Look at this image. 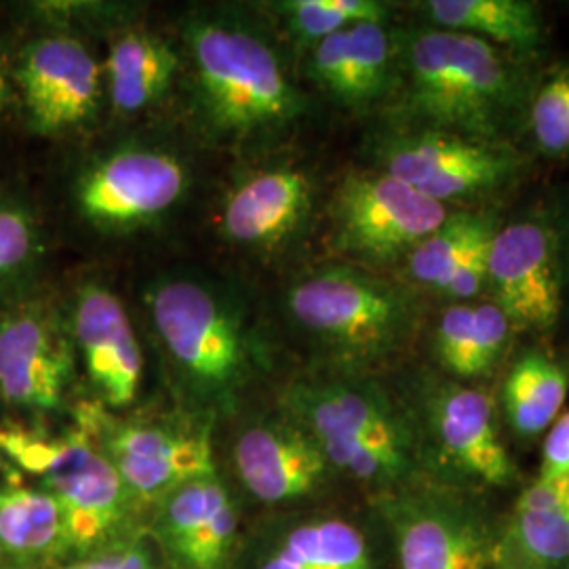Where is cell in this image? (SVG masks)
Listing matches in <instances>:
<instances>
[{"mask_svg": "<svg viewBox=\"0 0 569 569\" xmlns=\"http://www.w3.org/2000/svg\"><path fill=\"white\" fill-rule=\"evenodd\" d=\"M397 42V79L411 127L507 143L510 124L528 106L526 82L510 53L430 26L409 30Z\"/></svg>", "mask_w": 569, "mask_h": 569, "instance_id": "cell-1", "label": "cell"}, {"mask_svg": "<svg viewBox=\"0 0 569 569\" xmlns=\"http://www.w3.org/2000/svg\"><path fill=\"white\" fill-rule=\"evenodd\" d=\"M194 96L207 124L228 140L277 133L306 112L283 60L260 30L228 16H192L183 26Z\"/></svg>", "mask_w": 569, "mask_h": 569, "instance_id": "cell-2", "label": "cell"}, {"mask_svg": "<svg viewBox=\"0 0 569 569\" xmlns=\"http://www.w3.org/2000/svg\"><path fill=\"white\" fill-rule=\"evenodd\" d=\"M296 327L346 363H376L397 355L420 326V305L403 284L361 266H327L287 291Z\"/></svg>", "mask_w": 569, "mask_h": 569, "instance_id": "cell-3", "label": "cell"}, {"mask_svg": "<svg viewBox=\"0 0 569 569\" xmlns=\"http://www.w3.org/2000/svg\"><path fill=\"white\" fill-rule=\"evenodd\" d=\"M148 315L167 357L199 395L226 401L253 361L243 308L207 279L171 274L146 291Z\"/></svg>", "mask_w": 569, "mask_h": 569, "instance_id": "cell-4", "label": "cell"}, {"mask_svg": "<svg viewBox=\"0 0 569 569\" xmlns=\"http://www.w3.org/2000/svg\"><path fill=\"white\" fill-rule=\"evenodd\" d=\"M284 401L331 467L366 483H392L411 470L409 432L378 388L310 380L289 388Z\"/></svg>", "mask_w": 569, "mask_h": 569, "instance_id": "cell-5", "label": "cell"}, {"mask_svg": "<svg viewBox=\"0 0 569 569\" xmlns=\"http://www.w3.org/2000/svg\"><path fill=\"white\" fill-rule=\"evenodd\" d=\"M0 453L37 475L58 500L70 547L87 549L119 526L129 491L82 428L60 439L0 428Z\"/></svg>", "mask_w": 569, "mask_h": 569, "instance_id": "cell-6", "label": "cell"}, {"mask_svg": "<svg viewBox=\"0 0 569 569\" xmlns=\"http://www.w3.org/2000/svg\"><path fill=\"white\" fill-rule=\"evenodd\" d=\"M378 171L401 180L437 203H472L507 190L523 159L509 143H486L403 124L371 140Z\"/></svg>", "mask_w": 569, "mask_h": 569, "instance_id": "cell-7", "label": "cell"}, {"mask_svg": "<svg viewBox=\"0 0 569 569\" xmlns=\"http://www.w3.org/2000/svg\"><path fill=\"white\" fill-rule=\"evenodd\" d=\"M437 203L378 169L350 171L331 203L333 247L369 266L403 264L409 251L446 224Z\"/></svg>", "mask_w": 569, "mask_h": 569, "instance_id": "cell-8", "label": "cell"}, {"mask_svg": "<svg viewBox=\"0 0 569 569\" xmlns=\"http://www.w3.org/2000/svg\"><path fill=\"white\" fill-rule=\"evenodd\" d=\"M186 188L188 171L176 154L122 146L82 171L74 197L89 224L103 232H129L163 218Z\"/></svg>", "mask_w": 569, "mask_h": 569, "instance_id": "cell-9", "label": "cell"}, {"mask_svg": "<svg viewBox=\"0 0 569 569\" xmlns=\"http://www.w3.org/2000/svg\"><path fill=\"white\" fill-rule=\"evenodd\" d=\"M491 305L512 331H550L563 310V244L545 218L498 226L488 258Z\"/></svg>", "mask_w": 569, "mask_h": 569, "instance_id": "cell-10", "label": "cell"}, {"mask_svg": "<svg viewBox=\"0 0 569 569\" xmlns=\"http://www.w3.org/2000/svg\"><path fill=\"white\" fill-rule=\"evenodd\" d=\"M82 430L100 437V449L117 468L129 496L163 500L188 481L216 475L207 435L161 425L112 422L93 407L81 413Z\"/></svg>", "mask_w": 569, "mask_h": 569, "instance_id": "cell-11", "label": "cell"}, {"mask_svg": "<svg viewBox=\"0 0 569 569\" xmlns=\"http://www.w3.org/2000/svg\"><path fill=\"white\" fill-rule=\"evenodd\" d=\"M32 127L58 136L91 121L103 96V68L84 42L49 34L30 42L16 70Z\"/></svg>", "mask_w": 569, "mask_h": 569, "instance_id": "cell-12", "label": "cell"}, {"mask_svg": "<svg viewBox=\"0 0 569 569\" xmlns=\"http://www.w3.org/2000/svg\"><path fill=\"white\" fill-rule=\"evenodd\" d=\"M72 369V333L47 306H26L0 321V392L9 403L56 409Z\"/></svg>", "mask_w": 569, "mask_h": 569, "instance_id": "cell-13", "label": "cell"}, {"mask_svg": "<svg viewBox=\"0 0 569 569\" xmlns=\"http://www.w3.org/2000/svg\"><path fill=\"white\" fill-rule=\"evenodd\" d=\"M70 333L89 382L110 407L131 406L142 385L143 357L121 298L102 283L82 284Z\"/></svg>", "mask_w": 569, "mask_h": 569, "instance_id": "cell-14", "label": "cell"}, {"mask_svg": "<svg viewBox=\"0 0 569 569\" xmlns=\"http://www.w3.org/2000/svg\"><path fill=\"white\" fill-rule=\"evenodd\" d=\"M308 77L333 102L369 108L399 77V42L387 21H361L310 47Z\"/></svg>", "mask_w": 569, "mask_h": 569, "instance_id": "cell-15", "label": "cell"}, {"mask_svg": "<svg viewBox=\"0 0 569 569\" xmlns=\"http://www.w3.org/2000/svg\"><path fill=\"white\" fill-rule=\"evenodd\" d=\"M312 211V183L293 167L262 169L232 186L220 211L230 243L268 251L291 241Z\"/></svg>", "mask_w": 569, "mask_h": 569, "instance_id": "cell-16", "label": "cell"}, {"mask_svg": "<svg viewBox=\"0 0 569 569\" xmlns=\"http://www.w3.org/2000/svg\"><path fill=\"white\" fill-rule=\"evenodd\" d=\"M234 467L258 500L279 505L319 488L329 462L300 425L266 422L247 428L239 437Z\"/></svg>", "mask_w": 569, "mask_h": 569, "instance_id": "cell-17", "label": "cell"}, {"mask_svg": "<svg viewBox=\"0 0 569 569\" xmlns=\"http://www.w3.org/2000/svg\"><path fill=\"white\" fill-rule=\"evenodd\" d=\"M157 533L186 568L220 569L237 538V507L216 475L201 477L164 496Z\"/></svg>", "mask_w": 569, "mask_h": 569, "instance_id": "cell-18", "label": "cell"}, {"mask_svg": "<svg viewBox=\"0 0 569 569\" xmlns=\"http://www.w3.org/2000/svg\"><path fill=\"white\" fill-rule=\"evenodd\" d=\"M428 418L439 446L465 472L498 488L515 479V465L500 441L486 392L446 382L430 392Z\"/></svg>", "mask_w": 569, "mask_h": 569, "instance_id": "cell-19", "label": "cell"}, {"mask_svg": "<svg viewBox=\"0 0 569 569\" xmlns=\"http://www.w3.org/2000/svg\"><path fill=\"white\" fill-rule=\"evenodd\" d=\"M493 559L502 569H555L569 561V477H538L517 500Z\"/></svg>", "mask_w": 569, "mask_h": 569, "instance_id": "cell-20", "label": "cell"}, {"mask_svg": "<svg viewBox=\"0 0 569 569\" xmlns=\"http://www.w3.org/2000/svg\"><path fill=\"white\" fill-rule=\"evenodd\" d=\"M397 542L401 569H488L493 555L479 523L441 502L399 510Z\"/></svg>", "mask_w": 569, "mask_h": 569, "instance_id": "cell-21", "label": "cell"}, {"mask_svg": "<svg viewBox=\"0 0 569 569\" xmlns=\"http://www.w3.org/2000/svg\"><path fill=\"white\" fill-rule=\"evenodd\" d=\"M430 28L489 42L510 56H531L545 42V20L529 0H427L418 4Z\"/></svg>", "mask_w": 569, "mask_h": 569, "instance_id": "cell-22", "label": "cell"}, {"mask_svg": "<svg viewBox=\"0 0 569 569\" xmlns=\"http://www.w3.org/2000/svg\"><path fill=\"white\" fill-rule=\"evenodd\" d=\"M180 70L173 44L148 30H129L119 37L106 60V79L112 108L138 114L159 102Z\"/></svg>", "mask_w": 569, "mask_h": 569, "instance_id": "cell-23", "label": "cell"}, {"mask_svg": "<svg viewBox=\"0 0 569 569\" xmlns=\"http://www.w3.org/2000/svg\"><path fill=\"white\" fill-rule=\"evenodd\" d=\"M510 333L509 319L491 302L449 305L435 329V352L449 373L479 378L496 366Z\"/></svg>", "mask_w": 569, "mask_h": 569, "instance_id": "cell-24", "label": "cell"}, {"mask_svg": "<svg viewBox=\"0 0 569 569\" xmlns=\"http://www.w3.org/2000/svg\"><path fill=\"white\" fill-rule=\"evenodd\" d=\"M70 549L58 500L44 489L0 491V552L18 561H41Z\"/></svg>", "mask_w": 569, "mask_h": 569, "instance_id": "cell-25", "label": "cell"}, {"mask_svg": "<svg viewBox=\"0 0 569 569\" xmlns=\"http://www.w3.org/2000/svg\"><path fill=\"white\" fill-rule=\"evenodd\" d=\"M569 376L542 352L523 355L507 376L505 409L510 427L523 437L549 430L568 399Z\"/></svg>", "mask_w": 569, "mask_h": 569, "instance_id": "cell-26", "label": "cell"}, {"mask_svg": "<svg viewBox=\"0 0 569 569\" xmlns=\"http://www.w3.org/2000/svg\"><path fill=\"white\" fill-rule=\"evenodd\" d=\"M496 230L498 222L489 213L451 211L446 224L409 251L403 260L407 281L441 293L460 264Z\"/></svg>", "mask_w": 569, "mask_h": 569, "instance_id": "cell-27", "label": "cell"}, {"mask_svg": "<svg viewBox=\"0 0 569 569\" xmlns=\"http://www.w3.org/2000/svg\"><path fill=\"white\" fill-rule=\"evenodd\" d=\"M262 569H371L363 536L345 521L293 529Z\"/></svg>", "mask_w": 569, "mask_h": 569, "instance_id": "cell-28", "label": "cell"}, {"mask_svg": "<svg viewBox=\"0 0 569 569\" xmlns=\"http://www.w3.org/2000/svg\"><path fill=\"white\" fill-rule=\"evenodd\" d=\"M289 32L306 44H317L361 21H387L390 9L378 0H284L277 4Z\"/></svg>", "mask_w": 569, "mask_h": 569, "instance_id": "cell-29", "label": "cell"}, {"mask_svg": "<svg viewBox=\"0 0 569 569\" xmlns=\"http://www.w3.org/2000/svg\"><path fill=\"white\" fill-rule=\"evenodd\" d=\"M533 146L550 159L569 154V63L557 66L533 89L526 106Z\"/></svg>", "mask_w": 569, "mask_h": 569, "instance_id": "cell-30", "label": "cell"}, {"mask_svg": "<svg viewBox=\"0 0 569 569\" xmlns=\"http://www.w3.org/2000/svg\"><path fill=\"white\" fill-rule=\"evenodd\" d=\"M39 247L34 218L13 203H0V283L32 262Z\"/></svg>", "mask_w": 569, "mask_h": 569, "instance_id": "cell-31", "label": "cell"}, {"mask_svg": "<svg viewBox=\"0 0 569 569\" xmlns=\"http://www.w3.org/2000/svg\"><path fill=\"white\" fill-rule=\"evenodd\" d=\"M540 477H569V411L561 413L549 428Z\"/></svg>", "mask_w": 569, "mask_h": 569, "instance_id": "cell-32", "label": "cell"}, {"mask_svg": "<svg viewBox=\"0 0 569 569\" xmlns=\"http://www.w3.org/2000/svg\"><path fill=\"white\" fill-rule=\"evenodd\" d=\"M66 569H154L150 552L140 545H124Z\"/></svg>", "mask_w": 569, "mask_h": 569, "instance_id": "cell-33", "label": "cell"}, {"mask_svg": "<svg viewBox=\"0 0 569 569\" xmlns=\"http://www.w3.org/2000/svg\"><path fill=\"white\" fill-rule=\"evenodd\" d=\"M9 100H11V87H9V79H7L4 63H2V56H0V112L7 108Z\"/></svg>", "mask_w": 569, "mask_h": 569, "instance_id": "cell-34", "label": "cell"}, {"mask_svg": "<svg viewBox=\"0 0 569 569\" xmlns=\"http://www.w3.org/2000/svg\"><path fill=\"white\" fill-rule=\"evenodd\" d=\"M561 244H566V251H568V262H569V199H568V209H566V243H563V239H561Z\"/></svg>", "mask_w": 569, "mask_h": 569, "instance_id": "cell-35", "label": "cell"}, {"mask_svg": "<svg viewBox=\"0 0 569 569\" xmlns=\"http://www.w3.org/2000/svg\"><path fill=\"white\" fill-rule=\"evenodd\" d=\"M568 569H569V561H568Z\"/></svg>", "mask_w": 569, "mask_h": 569, "instance_id": "cell-36", "label": "cell"}]
</instances>
